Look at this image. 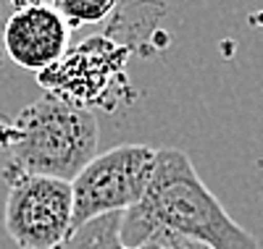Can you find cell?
I'll list each match as a JSON object with an SVG mask.
<instances>
[{
  "label": "cell",
  "instance_id": "1",
  "mask_svg": "<svg viewBox=\"0 0 263 249\" xmlns=\"http://www.w3.org/2000/svg\"><path fill=\"white\" fill-rule=\"evenodd\" d=\"M153 234H174L208 249H258V239L224 210L192 160L177 147L156 150L145 194L121 215L126 246H140Z\"/></svg>",
  "mask_w": 263,
  "mask_h": 249
},
{
  "label": "cell",
  "instance_id": "2",
  "mask_svg": "<svg viewBox=\"0 0 263 249\" xmlns=\"http://www.w3.org/2000/svg\"><path fill=\"white\" fill-rule=\"evenodd\" d=\"M98 139L92 110L45 95L16 116L0 113L3 176L27 173L71 181L98 155Z\"/></svg>",
  "mask_w": 263,
  "mask_h": 249
},
{
  "label": "cell",
  "instance_id": "3",
  "mask_svg": "<svg viewBox=\"0 0 263 249\" xmlns=\"http://www.w3.org/2000/svg\"><path fill=\"white\" fill-rule=\"evenodd\" d=\"M132 50L111 39L108 34H95L66 50L50 69L37 74V84L50 97L71 102L77 108L114 110L116 100L129 102L132 95L126 81V60Z\"/></svg>",
  "mask_w": 263,
  "mask_h": 249
},
{
  "label": "cell",
  "instance_id": "4",
  "mask_svg": "<svg viewBox=\"0 0 263 249\" xmlns=\"http://www.w3.org/2000/svg\"><path fill=\"white\" fill-rule=\"evenodd\" d=\"M156 163V150L147 144H119L95 155L71 184V231L82 223L135 208L145 194Z\"/></svg>",
  "mask_w": 263,
  "mask_h": 249
},
{
  "label": "cell",
  "instance_id": "5",
  "mask_svg": "<svg viewBox=\"0 0 263 249\" xmlns=\"http://www.w3.org/2000/svg\"><path fill=\"white\" fill-rule=\"evenodd\" d=\"M3 225L21 249H55L71 234V184L50 176L6 173Z\"/></svg>",
  "mask_w": 263,
  "mask_h": 249
},
{
  "label": "cell",
  "instance_id": "6",
  "mask_svg": "<svg viewBox=\"0 0 263 249\" xmlns=\"http://www.w3.org/2000/svg\"><path fill=\"white\" fill-rule=\"evenodd\" d=\"M69 37L66 18L50 3H37L8 13L0 27V50L21 69L40 74L69 50Z\"/></svg>",
  "mask_w": 263,
  "mask_h": 249
},
{
  "label": "cell",
  "instance_id": "7",
  "mask_svg": "<svg viewBox=\"0 0 263 249\" xmlns=\"http://www.w3.org/2000/svg\"><path fill=\"white\" fill-rule=\"evenodd\" d=\"M121 215L124 213H108L82 223L55 249H147V244L126 246L121 241Z\"/></svg>",
  "mask_w": 263,
  "mask_h": 249
},
{
  "label": "cell",
  "instance_id": "8",
  "mask_svg": "<svg viewBox=\"0 0 263 249\" xmlns=\"http://www.w3.org/2000/svg\"><path fill=\"white\" fill-rule=\"evenodd\" d=\"M121 0H53V8L66 18L69 29H77L82 24H100L111 18Z\"/></svg>",
  "mask_w": 263,
  "mask_h": 249
},
{
  "label": "cell",
  "instance_id": "9",
  "mask_svg": "<svg viewBox=\"0 0 263 249\" xmlns=\"http://www.w3.org/2000/svg\"><path fill=\"white\" fill-rule=\"evenodd\" d=\"M142 244H147V249H208L205 244H197V241L174 236V234H153Z\"/></svg>",
  "mask_w": 263,
  "mask_h": 249
},
{
  "label": "cell",
  "instance_id": "10",
  "mask_svg": "<svg viewBox=\"0 0 263 249\" xmlns=\"http://www.w3.org/2000/svg\"><path fill=\"white\" fill-rule=\"evenodd\" d=\"M37 3H53V0H8L11 11H16V8H24V6H37Z\"/></svg>",
  "mask_w": 263,
  "mask_h": 249
},
{
  "label": "cell",
  "instance_id": "11",
  "mask_svg": "<svg viewBox=\"0 0 263 249\" xmlns=\"http://www.w3.org/2000/svg\"><path fill=\"white\" fill-rule=\"evenodd\" d=\"M11 13V6H8V0H0V27H3V21L8 18Z\"/></svg>",
  "mask_w": 263,
  "mask_h": 249
},
{
  "label": "cell",
  "instance_id": "12",
  "mask_svg": "<svg viewBox=\"0 0 263 249\" xmlns=\"http://www.w3.org/2000/svg\"><path fill=\"white\" fill-rule=\"evenodd\" d=\"M0 66H3V50H0Z\"/></svg>",
  "mask_w": 263,
  "mask_h": 249
}]
</instances>
